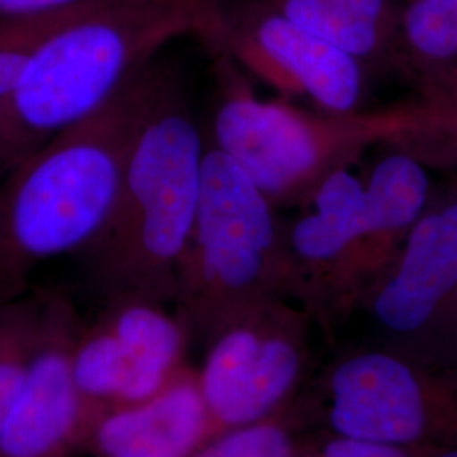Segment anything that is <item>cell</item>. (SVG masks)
<instances>
[{
    "instance_id": "obj_3",
    "label": "cell",
    "mask_w": 457,
    "mask_h": 457,
    "mask_svg": "<svg viewBox=\"0 0 457 457\" xmlns=\"http://www.w3.org/2000/svg\"><path fill=\"white\" fill-rule=\"evenodd\" d=\"M204 156L202 134L175 66L136 134L105 224L80 251L107 300L175 302Z\"/></svg>"
},
{
    "instance_id": "obj_11",
    "label": "cell",
    "mask_w": 457,
    "mask_h": 457,
    "mask_svg": "<svg viewBox=\"0 0 457 457\" xmlns=\"http://www.w3.org/2000/svg\"><path fill=\"white\" fill-rule=\"evenodd\" d=\"M376 320L400 336L430 324L457 292V202L420 217L390 271L376 283Z\"/></svg>"
},
{
    "instance_id": "obj_19",
    "label": "cell",
    "mask_w": 457,
    "mask_h": 457,
    "mask_svg": "<svg viewBox=\"0 0 457 457\" xmlns=\"http://www.w3.org/2000/svg\"><path fill=\"white\" fill-rule=\"evenodd\" d=\"M312 454L315 457H434L436 451L332 434Z\"/></svg>"
},
{
    "instance_id": "obj_13",
    "label": "cell",
    "mask_w": 457,
    "mask_h": 457,
    "mask_svg": "<svg viewBox=\"0 0 457 457\" xmlns=\"http://www.w3.org/2000/svg\"><path fill=\"white\" fill-rule=\"evenodd\" d=\"M279 16L345 53L364 58L398 26L388 0H260Z\"/></svg>"
},
{
    "instance_id": "obj_15",
    "label": "cell",
    "mask_w": 457,
    "mask_h": 457,
    "mask_svg": "<svg viewBox=\"0 0 457 457\" xmlns=\"http://www.w3.org/2000/svg\"><path fill=\"white\" fill-rule=\"evenodd\" d=\"M45 295L0 303V434L39 336Z\"/></svg>"
},
{
    "instance_id": "obj_9",
    "label": "cell",
    "mask_w": 457,
    "mask_h": 457,
    "mask_svg": "<svg viewBox=\"0 0 457 457\" xmlns=\"http://www.w3.org/2000/svg\"><path fill=\"white\" fill-rule=\"evenodd\" d=\"M82 324L73 303L45 295L39 336L0 434V457H68L105 411L73 376Z\"/></svg>"
},
{
    "instance_id": "obj_22",
    "label": "cell",
    "mask_w": 457,
    "mask_h": 457,
    "mask_svg": "<svg viewBox=\"0 0 457 457\" xmlns=\"http://www.w3.org/2000/svg\"><path fill=\"white\" fill-rule=\"evenodd\" d=\"M295 457H315L313 454H307V456H298V454H295Z\"/></svg>"
},
{
    "instance_id": "obj_4",
    "label": "cell",
    "mask_w": 457,
    "mask_h": 457,
    "mask_svg": "<svg viewBox=\"0 0 457 457\" xmlns=\"http://www.w3.org/2000/svg\"><path fill=\"white\" fill-rule=\"evenodd\" d=\"M283 290L285 245L273 204L222 151L207 147L177 315L188 332L211 336L237 312Z\"/></svg>"
},
{
    "instance_id": "obj_6",
    "label": "cell",
    "mask_w": 457,
    "mask_h": 457,
    "mask_svg": "<svg viewBox=\"0 0 457 457\" xmlns=\"http://www.w3.org/2000/svg\"><path fill=\"white\" fill-rule=\"evenodd\" d=\"M219 85L213 143L273 204L311 196L337 168L351 126L254 97L234 60L211 51Z\"/></svg>"
},
{
    "instance_id": "obj_10",
    "label": "cell",
    "mask_w": 457,
    "mask_h": 457,
    "mask_svg": "<svg viewBox=\"0 0 457 457\" xmlns=\"http://www.w3.org/2000/svg\"><path fill=\"white\" fill-rule=\"evenodd\" d=\"M204 45L224 51L283 90L311 96L332 114H347L360 100V60L260 0H226L217 29Z\"/></svg>"
},
{
    "instance_id": "obj_17",
    "label": "cell",
    "mask_w": 457,
    "mask_h": 457,
    "mask_svg": "<svg viewBox=\"0 0 457 457\" xmlns=\"http://www.w3.org/2000/svg\"><path fill=\"white\" fill-rule=\"evenodd\" d=\"M75 5L41 16L0 21V102L11 96L34 51L71 16Z\"/></svg>"
},
{
    "instance_id": "obj_21",
    "label": "cell",
    "mask_w": 457,
    "mask_h": 457,
    "mask_svg": "<svg viewBox=\"0 0 457 457\" xmlns=\"http://www.w3.org/2000/svg\"><path fill=\"white\" fill-rule=\"evenodd\" d=\"M434 457H457V449H449V451H439Z\"/></svg>"
},
{
    "instance_id": "obj_20",
    "label": "cell",
    "mask_w": 457,
    "mask_h": 457,
    "mask_svg": "<svg viewBox=\"0 0 457 457\" xmlns=\"http://www.w3.org/2000/svg\"><path fill=\"white\" fill-rule=\"evenodd\" d=\"M79 2L82 0H0V21L41 16Z\"/></svg>"
},
{
    "instance_id": "obj_2",
    "label": "cell",
    "mask_w": 457,
    "mask_h": 457,
    "mask_svg": "<svg viewBox=\"0 0 457 457\" xmlns=\"http://www.w3.org/2000/svg\"><path fill=\"white\" fill-rule=\"evenodd\" d=\"M226 0H82L0 102V173L92 114L171 41L212 36Z\"/></svg>"
},
{
    "instance_id": "obj_16",
    "label": "cell",
    "mask_w": 457,
    "mask_h": 457,
    "mask_svg": "<svg viewBox=\"0 0 457 457\" xmlns=\"http://www.w3.org/2000/svg\"><path fill=\"white\" fill-rule=\"evenodd\" d=\"M396 28L407 46L425 62H456V11L428 0H409L398 14Z\"/></svg>"
},
{
    "instance_id": "obj_12",
    "label": "cell",
    "mask_w": 457,
    "mask_h": 457,
    "mask_svg": "<svg viewBox=\"0 0 457 457\" xmlns=\"http://www.w3.org/2000/svg\"><path fill=\"white\" fill-rule=\"evenodd\" d=\"M215 436L196 376L180 370L146 400L105 410L88 439L98 457H190Z\"/></svg>"
},
{
    "instance_id": "obj_14",
    "label": "cell",
    "mask_w": 457,
    "mask_h": 457,
    "mask_svg": "<svg viewBox=\"0 0 457 457\" xmlns=\"http://www.w3.org/2000/svg\"><path fill=\"white\" fill-rule=\"evenodd\" d=\"M428 185L424 168L405 154H392L376 164L364 187L368 237L396 234L413 226L424 211Z\"/></svg>"
},
{
    "instance_id": "obj_7",
    "label": "cell",
    "mask_w": 457,
    "mask_h": 457,
    "mask_svg": "<svg viewBox=\"0 0 457 457\" xmlns=\"http://www.w3.org/2000/svg\"><path fill=\"white\" fill-rule=\"evenodd\" d=\"M211 337L196 383L215 434L277 415L305 368L300 313L278 296L266 298L232 315Z\"/></svg>"
},
{
    "instance_id": "obj_1",
    "label": "cell",
    "mask_w": 457,
    "mask_h": 457,
    "mask_svg": "<svg viewBox=\"0 0 457 457\" xmlns=\"http://www.w3.org/2000/svg\"><path fill=\"white\" fill-rule=\"evenodd\" d=\"M175 65L156 56L92 114L49 137L0 180V303L24 296L41 262L80 253L105 224L149 107Z\"/></svg>"
},
{
    "instance_id": "obj_18",
    "label": "cell",
    "mask_w": 457,
    "mask_h": 457,
    "mask_svg": "<svg viewBox=\"0 0 457 457\" xmlns=\"http://www.w3.org/2000/svg\"><path fill=\"white\" fill-rule=\"evenodd\" d=\"M294 436L277 415L230 428L205 442L190 457H295Z\"/></svg>"
},
{
    "instance_id": "obj_8",
    "label": "cell",
    "mask_w": 457,
    "mask_h": 457,
    "mask_svg": "<svg viewBox=\"0 0 457 457\" xmlns=\"http://www.w3.org/2000/svg\"><path fill=\"white\" fill-rule=\"evenodd\" d=\"M187 327L164 303L112 298L94 326L80 330L73 376L83 396L104 410L143 402L180 373Z\"/></svg>"
},
{
    "instance_id": "obj_5",
    "label": "cell",
    "mask_w": 457,
    "mask_h": 457,
    "mask_svg": "<svg viewBox=\"0 0 457 457\" xmlns=\"http://www.w3.org/2000/svg\"><path fill=\"white\" fill-rule=\"evenodd\" d=\"M332 434L430 451L457 449V360L361 349L326 376Z\"/></svg>"
}]
</instances>
